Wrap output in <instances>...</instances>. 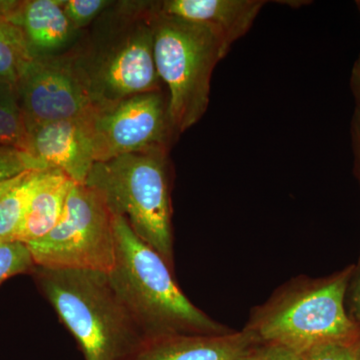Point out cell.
<instances>
[{"mask_svg":"<svg viewBox=\"0 0 360 360\" xmlns=\"http://www.w3.org/2000/svg\"><path fill=\"white\" fill-rule=\"evenodd\" d=\"M357 357L360 360V340L359 341V347H357Z\"/></svg>","mask_w":360,"mask_h":360,"instance_id":"cell-27","label":"cell"},{"mask_svg":"<svg viewBox=\"0 0 360 360\" xmlns=\"http://www.w3.org/2000/svg\"><path fill=\"white\" fill-rule=\"evenodd\" d=\"M37 284L77 338L85 360H129L146 340L108 274L35 267Z\"/></svg>","mask_w":360,"mask_h":360,"instance_id":"cell-3","label":"cell"},{"mask_svg":"<svg viewBox=\"0 0 360 360\" xmlns=\"http://www.w3.org/2000/svg\"><path fill=\"white\" fill-rule=\"evenodd\" d=\"M156 70L168 90V112L175 134L196 124L210 104L215 66L227 52L205 26L160 13L153 14Z\"/></svg>","mask_w":360,"mask_h":360,"instance_id":"cell-6","label":"cell"},{"mask_svg":"<svg viewBox=\"0 0 360 360\" xmlns=\"http://www.w3.org/2000/svg\"><path fill=\"white\" fill-rule=\"evenodd\" d=\"M153 14L155 1H113L68 49L94 106L160 91Z\"/></svg>","mask_w":360,"mask_h":360,"instance_id":"cell-1","label":"cell"},{"mask_svg":"<svg viewBox=\"0 0 360 360\" xmlns=\"http://www.w3.org/2000/svg\"><path fill=\"white\" fill-rule=\"evenodd\" d=\"M13 23L22 32L32 58L63 53L80 33L66 18L63 0H20Z\"/></svg>","mask_w":360,"mask_h":360,"instance_id":"cell-13","label":"cell"},{"mask_svg":"<svg viewBox=\"0 0 360 360\" xmlns=\"http://www.w3.org/2000/svg\"><path fill=\"white\" fill-rule=\"evenodd\" d=\"M113 231L115 264L108 281L146 340L231 333L186 297L175 283L169 265L136 236L122 217L113 214Z\"/></svg>","mask_w":360,"mask_h":360,"instance_id":"cell-2","label":"cell"},{"mask_svg":"<svg viewBox=\"0 0 360 360\" xmlns=\"http://www.w3.org/2000/svg\"><path fill=\"white\" fill-rule=\"evenodd\" d=\"M352 270L326 279H293L255 310L245 328L260 342L300 354L321 343L359 340L360 328L345 309Z\"/></svg>","mask_w":360,"mask_h":360,"instance_id":"cell-4","label":"cell"},{"mask_svg":"<svg viewBox=\"0 0 360 360\" xmlns=\"http://www.w3.org/2000/svg\"><path fill=\"white\" fill-rule=\"evenodd\" d=\"M27 172H23V174L18 175V176L13 177V179L4 180V181L0 182V198H1L2 195H4L7 191H11L13 186H15L16 184L23 179V176L27 174Z\"/></svg>","mask_w":360,"mask_h":360,"instance_id":"cell-25","label":"cell"},{"mask_svg":"<svg viewBox=\"0 0 360 360\" xmlns=\"http://www.w3.org/2000/svg\"><path fill=\"white\" fill-rule=\"evenodd\" d=\"M26 245L37 266L108 274L115 264L113 214L96 189L75 182L58 224Z\"/></svg>","mask_w":360,"mask_h":360,"instance_id":"cell-7","label":"cell"},{"mask_svg":"<svg viewBox=\"0 0 360 360\" xmlns=\"http://www.w3.org/2000/svg\"><path fill=\"white\" fill-rule=\"evenodd\" d=\"M354 342H326L315 345L303 352L304 360H359L357 347L359 341Z\"/></svg>","mask_w":360,"mask_h":360,"instance_id":"cell-21","label":"cell"},{"mask_svg":"<svg viewBox=\"0 0 360 360\" xmlns=\"http://www.w3.org/2000/svg\"><path fill=\"white\" fill-rule=\"evenodd\" d=\"M239 360H304L302 354L276 343L260 342Z\"/></svg>","mask_w":360,"mask_h":360,"instance_id":"cell-22","label":"cell"},{"mask_svg":"<svg viewBox=\"0 0 360 360\" xmlns=\"http://www.w3.org/2000/svg\"><path fill=\"white\" fill-rule=\"evenodd\" d=\"M168 151H148L96 162L85 180L103 196L111 213L174 267Z\"/></svg>","mask_w":360,"mask_h":360,"instance_id":"cell-5","label":"cell"},{"mask_svg":"<svg viewBox=\"0 0 360 360\" xmlns=\"http://www.w3.org/2000/svg\"><path fill=\"white\" fill-rule=\"evenodd\" d=\"M248 329L224 335H172L146 340L129 360H239L259 345Z\"/></svg>","mask_w":360,"mask_h":360,"instance_id":"cell-12","label":"cell"},{"mask_svg":"<svg viewBox=\"0 0 360 360\" xmlns=\"http://www.w3.org/2000/svg\"><path fill=\"white\" fill-rule=\"evenodd\" d=\"M73 184L61 170H49L44 184L32 196L18 229L7 241L28 245L49 233L61 219Z\"/></svg>","mask_w":360,"mask_h":360,"instance_id":"cell-14","label":"cell"},{"mask_svg":"<svg viewBox=\"0 0 360 360\" xmlns=\"http://www.w3.org/2000/svg\"><path fill=\"white\" fill-rule=\"evenodd\" d=\"M30 170H39L32 156L20 149L0 146V182Z\"/></svg>","mask_w":360,"mask_h":360,"instance_id":"cell-20","label":"cell"},{"mask_svg":"<svg viewBox=\"0 0 360 360\" xmlns=\"http://www.w3.org/2000/svg\"><path fill=\"white\" fill-rule=\"evenodd\" d=\"M49 170H30L0 198V240H8L20 224L28 205Z\"/></svg>","mask_w":360,"mask_h":360,"instance_id":"cell-15","label":"cell"},{"mask_svg":"<svg viewBox=\"0 0 360 360\" xmlns=\"http://www.w3.org/2000/svg\"><path fill=\"white\" fill-rule=\"evenodd\" d=\"M112 2L110 0H63V11L73 28L80 32L91 25Z\"/></svg>","mask_w":360,"mask_h":360,"instance_id":"cell-19","label":"cell"},{"mask_svg":"<svg viewBox=\"0 0 360 360\" xmlns=\"http://www.w3.org/2000/svg\"><path fill=\"white\" fill-rule=\"evenodd\" d=\"M264 0H163L155 1L160 13L205 26L227 53L232 44L250 32Z\"/></svg>","mask_w":360,"mask_h":360,"instance_id":"cell-11","label":"cell"},{"mask_svg":"<svg viewBox=\"0 0 360 360\" xmlns=\"http://www.w3.org/2000/svg\"><path fill=\"white\" fill-rule=\"evenodd\" d=\"M35 267L27 245L18 241L0 240V284L18 274L33 271Z\"/></svg>","mask_w":360,"mask_h":360,"instance_id":"cell-18","label":"cell"},{"mask_svg":"<svg viewBox=\"0 0 360 360\" xmlns=\"http://www.w3.org/2000/svg\"><path fill=\"white\" fill-rule=\"evenodd\" d=\"M352 87L357 103H359V110H360V58L355 63L352 75Z\"/></svg>","mask_w":360,"mask_h":360,"instance_id":"cell-24","label":"cell"},{"mask_svg":"<svg viewBox=\"0 0 360 360\" xmlns=\"http://www.w3.org/2000/svg\"><path fill=\"white\" fill-rule=\"evenodd\" d=\"M30 134L21 108L18 85L0 82V146L27 153Z\"/></svg>","mask_w":360,"mask_h":360,"instance_id":"cell-16","label":"cell"},{"mask_svg":"<svg viewBox=\"0 0 360 360\" xmlns=\"http://www.w3.org/2000/svg\"><path fill=\"white\" fill-rule=\"evenodd\" d=\"M356 122H355V141H356L357 158L359 160L360 167V110L357 113Z\"/></svg>","mask_w":360,"mask_h":360,"instance_id":"cell-26","label":"cell"},{"mask_svg":"<svg viewBox=\"0 0 360 360\" xmlns=\"http://www.w3.org/2000/svg\"><path fill=\"white\" fill-rule=\"evenodd\" d=\"M18 90L28 134L46 123L84 117L94 106L68 51L30 59Z\"/></svg>","mask_w":360,"mask_h":360,"instance_id":"cell-9","label":"cell"},{"mask_svg":"<svg viewBox=\"0 0 360 360\" xmlns=\"http://www.w3.org/2000/svg\"><path fill=\"white\" fill-rule=\"evenodd\" d=\"M32 58L20 28L0 18V82L18 85Z\"/></svg>","mask_w":360,"mask_h":360,"instance_id":"cell-17","label":"cell"},{"mask_svg":"<svg viewBox=\"0 0 360 360\" xmlns=\"http://www.w3.org/2000/svg\"><path fill=\"white\" fill-rule=\"evenodd\" d=\"M84 118L94 163L131 153L168 151L170 142L176 139L168 112V96L162 90L94 106Z\"/></svg>","mask_w":360,"mask_h":360,"instance_id":"cell-8","label":"cell"},{"mask_svg":"<svg viewBox=\"0 0 360 360\" xmlns=\"http://www.w3.org/2000/svg\"><path fill=\"white\" fill-rule=\"evenodd\" d=\"M84 117L46 123L30 132L27 153L39 170H61L73 181L84 184L94 165Z\"/></svg>","mask_w":360,"mask_h":360,"instance_id":"cell-10","label":"cell"},{"mask_svg":"<svg viewBox=\"0 0 360 360\" xmlns=\"http://www.w3.org/2000/svg\"><path fill=\"white\" fill-rule=\"evenodd\" d=\"M349 295L350 317L360 328V262L359 267L352 270L348 283L347 292Z\"/></svg>","mask_w":360,"mask_h":360,"instance_id":"cell-23","label":"cell"}]
</instances>
